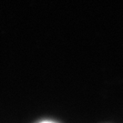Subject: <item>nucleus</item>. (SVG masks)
Masks as SVG:
<instances>
[{
    "mask_svg": "<svg viewBox=\"0 0 123 123\" xmlns=\"http://www.w3.org/2000/svg\"><path fill=\"white\" fill-rule=\"evenodd\" d=\"M39 123H56V122H53V121H49V120H44V121H41Z\"/></svg>",
    "mask_w": 123,
    "mask_h": 123,
    "instance_id": "f257e3e1",
    "label": "nucleus"
}]
</instances>
